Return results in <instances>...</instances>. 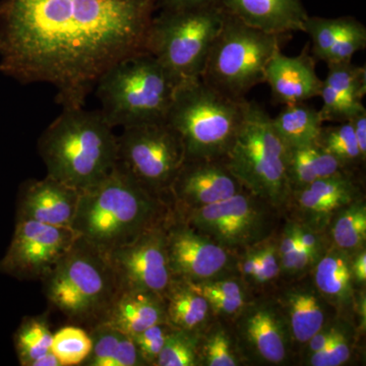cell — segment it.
Returning <instances> with one entry per match:
<instances>
[{
	"mask_svg": "<svg viewBox=\"0 0 366 366\" xmlns=\"http://www.w3.org/2000/svg\"><path fill=\"white\" fill-rule=\"evenodd\" d=\"M317 144L334 156L346 170L353 171L358 165L365 163L350 122H341L333 127L322 125Z\"/></svg>",
	"mask_w": 366,
	"mask_h": 366,
	"instance_id": "obj_30",
	"label": "cell"
},
{
	"mask_svg": "<svg viewBox=\"0 0 366 366\" xmlns=\"http://www.w3.org/2000/svg\"><path fill=\"white\" fill-rule=\"evenodd\" d=\"M315 60L310 43L296 56H287L281 50L274 53L264 71V83L276 104H296L319 97L322 81L315 71Z\"/></svg>",
	"mask_w": 366,
	"mask_h": 366,
	"instance_id": "obj_19",
	"label": "cell"
},
{
	"mask_svg": "<svg viewBox=\"0 0 366 366\" xmlns=\"http://www.w3.org/2000/svg\"><path fill=\"white\" fill-rule=\"evenodd\" d=\"M79 192L48 175L43 179L26 180L19 189L16 218L71 228Z\"/></svg>",
	"mask_w": 366,
	"mask_h": 366,
	"instance_id": "obj_18",
	"label": "cell"
},
{
	"mask_svg": "<svg viewBox=\"0 0 366 366\" xmlns=\"http://www.w3.org/2000/svg\"><path fill=\"white\" fill-rule=\"evenodd\" d=\"M351 357V342L345 330L339 327L338 333L329 345L319 353L310 356L308 365L312 366H340Z\"/></svg>",
	"mask_w": 366,
	"mask_h": 366,
	"instance_id": "obj_38",
	"label": "cell"
},
{
	"mask_svg": "<svg viewBox=\"0 0 366 366\" xmlns=\"http://www.w3.org/2000/svg\"><path fill=\"white\" fill-rule=\"evenodd\" d=\"M352 124L354 134H355L356 142H357L358 149H360L361 158L366 160V109L358 113L352 119L349 120Z\"/></svg>",
	"mask_w": 366,
	"mask_h": 366,
	"instance_id": "obj_45",
	"label": "cell"
},
{
	"mask_svg": "<svg viewBox=\"0 0 366 366\" xmlns=\"http://www.w3.org/2000/svg\"><path fill=\"white\" fill-rule=\"evenodd\" d=\"M274 209L243 189L219 203L180 212L183 222L234 252L261 244L273 232Z\"/></svg>",
	"mask_w": 366,
	"mask_h": 366,
	"instance_id": "obj_11",
	"label": "cell"
},
{
	"mask_svg": "<svg viewBox=\"0 0 366 366\" xmlns=\"http://www.w3.org/2000/svg\"><path fill=\"white\" fill-rule=\"evenodd\" d=\"M166 322L162 296L149 291L124 289L101 322L132 338L154 325Z\"/></svg>",
	"mask_w": 366,
	"mask_h": 366,
	"instance_id": "obj_22",
	"label": "cell"
},
{
	"mask_svg": "<svg viewBox=\"0 0 366 366\" xmlns=\"http://www.w3.org/2000/svg\"><path fill=\"white\" fill-rule=\"evenodd\" d=\"M163 4L165 9L177 11V9L209 6L213 4V0H163Z\"/></svg>",
	"mask_w": 366,
	"mask_h": 366,
	"instance_id": "obj_47",
	"label": "cell"
},
{
	"mask_svg": "<svg viewBox=\"0 0 366 366\" xmlns=\"http://www.w3.org/2000/svg\"><path fill=\"white\" fill-rule=\"evenodd\" d=\"M345 18L326 19L308 16L305 23L303 32L310 36L312 41V56L315 59L326 61L330 49L340 33Z\"/></svg>",
	"mask_w": 366,
	"mask_h": 366,
	"instance_id": "obj_36",
	"label": "cell"
},
{
	"mask_svg": "<svg viewBox=\"0 0 366 366\" xmlns=\"http://www.w3.org/2000/svg\"><path fill=\"white\" fill-rule=\"evenodd\" d=\"M279 259H280L281 274H285L289 278H298L312 269L320 257L298 247L287 254L279 257Z\"/></svg>",
	"mask_w": 366,
	"mask_h": 366,
	"instance_id": "obj_40",
	"label": "cell"
},
{
	"mask_svg": "<svg viewBox=\"0 0 366 366\" xmlns=\"http://www.w3.org/2000/svg\"><path fill=\"white\" fill-rule=\"evenodd\" d=\"M339 327H340L327 324L326 326L322 327L320 331H317V333L305 344V345L307 346L308 355L310 356L312 355V354L319 353L320 351L324 350V349L329 345L330 342L333 340L336 334L338 333Z\"/></svg>",
	"mask_w": 366,
	"mask_h": 366,
	"instance_id": "obj_42",
	"label": "cell"
},
{
	"mask_svg": "<svg viewBox=\"0 0 366 366\" xmlns=\"http://www.w3.org/2000/svg\"><path fill=\"white\" fill-rule=\"evenodd\" d=\"M225 16L222 7L214 4L164 9L151 21L147 51L160 62L177 86L197 81L201 79Z\"/></svg>",
	"mask_w": 366,
	"mask_h": 366,
	"instance_id": "obj_8",
	"label": "cell"
},
{
	"mask_svg": "<svg viewBox=\"0 0 366 366\" xmlns=\"http://www.w3.org/2000/svg\"><path fill=\"white\" fill-rule=\"evenodd\" d=\"M225 157L185 160L171 185L170 194L180 212L224 201L243 190Z\"/></svg>",
	"mask_w": 366,
	"mask_h": 366,
	"instance_id": "obj_16",
	"label": "cell"
},
{
	"mask_svg": "<svg viewBox=\"0 0 366 366\" xmlns=\"http://www.w3.org/2000/svg\"><path fill=\"white\" fill-rule=\"evenodd\" d=\"M272 124L290 149L317 143L325 122L319 110L302 102L285 105L276 117H272Z\"/></svg>",
	"mask_w": 366,
	"mask_h": 366,
	"instance_id": "obj_27",
	"label": "cell"
},
{
	"mask_svg": "<svg viewBox=\"0 0 366 366\" xmlns=\"http://www.w3.org/2000/svg\"><path fill=\"white\" fill-rule=\"evenodd\" d=\"M201 336V335H199ZM199 341V365L236 366L242 365L232 337L222 327H213Z\"/></svg>",
	"mask_w": 366,
	"mask_h": 366,
	"instance_id": "obj_33",
	"label": "cell"
},
{
	"mask_svg": "<svg viewBox=\"0 0 366 366\" xmlns=\"http://www.w3.org/2000/svg\"><path fill=\"white\" fill-rule=\"evenodd\" d=\"M327 228L336 249L351 255L365 249L366 206L362 197L339 209Z\"/></svg>",
	"mask_w": 366,
	"mask_h": 366,
	"instance_id": "obj_28",
	"label": "cell"
},
{
	"mask_svg": "<svg viewBox=\"0 0 366 366\" xmlns=\"http://www.w3.org/2000/svg\"><path fill=\"white\" fill-rule=\"evenodd\" d=\"M92 351L84 365L89 366L144 365L132 337L99 322L92 327Z\"/></svg>",
	"mask_w": 366,
	"mask_h": 366,
	"instance_id": "obj_25",
	"label": "cell"
},
{
	"mask_svg": "<svg viewBox=\"0 0 366 366\" xmlns=\"http://www.w3.org/2000/svg\"><path fill=\"white\" fill-rule=\"evenodd\" d=\"M53 334L43 317H26L14 335V346L20 365L34 362L51 351Z\"/></svg>",
	"mask_w": 366,
	"mask_h": 366,
	"instance_id": "obj_29",
	"label": "cell"
},
{
	"mask_svg": "<svg viewBox=\"0 0 366 366\" xmlns=\"http://www.w3.org/2000/svg\"><path fill=\"white\" fill-rule=\"evenodd\" d=\"M300 247L298 243L297 228L295 221H289L282 230L281 237L277 242L279 257L289 254Z\"/></svg>",
	"mask_w": 366,
	"mask_h": 366,
	"instance_id": "obj_44",
	"label": "cell"
},
{
	"mask_svg": "<svg viewBox=\"0 0 366 366\" xmlns=\"http://www.w3.org/2000/svg\"><path fill=\"white\" fill-rule=\"evenodd\" d=\"M33 366H61L60 365L59 361L55 357L54 354L50 351L49 353L42 356L37 361L34 362Z\"/></svg>",
	"mask_w": 366,
	"mask_h": 366,
	"instance_id": "obj_48",
	"label": "cell"
},
{
	"mask_svg": "<svg viewBox=\"0 0 366 366\" xmlns=\"http://www.w3.org/2000/svg\"><path fill=\"white\" fill-rule=\"evenodd\" d=\"M358 199H361L360 183L353 171H344L292 190L287 206L295 207L300 215L296 222L322 233L339 209Z\"/></svg>",
	"mask_w": 366,
	"mask_h": 366,
	"instance_id": "obj_17",
	"label": "cell"
},
{
	"mask_svg": "<svg viewBox=\"0 0 366 366\" xmlns=\"http://www.w3.org/2000/svg\"><path fill=\"white\" fill-rule=\"evenodd\" d=\"M152 11L153 0H0V72L84 107L110 67L147 51Z\"/></svg>",
	"mask_w": 366,
	"mask_h": 366,
	"instance_id": "obj_1",
	"label": "cell"
},
{
	"mask_svg": "<svg viewBox=\"0 0 366 366\" xmlns=\"http://www.w3.org/2000/svg\"><path fill=\"white\" fill-rule=\"evenodd\" d=\"M226 164L243 189L280 211L287 207L291 190L288 148L274 131L272 117L254 101L247 100Z\"/></svg>",
	"mask_w": 366,
	"mask_h": 366,
	"instance_id": "obj_6",
	"label": "cell"
},
{
	"mask_svg": "<svg viewBox=\"0 0 366 366\" xmlns=\"http://www.w3.org/2000/svg\"><path fill=\"white\" fill-rule=\"evenodd\" d=\"M224 13L274 35L303 32L308 18L300 0H222Z\"/></svg>",
	"mask_w": 366,
	"mask_h": 366,
	"instance_id": "obj_20",
	"label": "cell"
},
{
	"mask_svg": "<svg viewBox=\"0 0 366 366\" xmlns=\"http://www.w3.org/2000/svg\"><path fill=\"white\" fill-rule=\"evenodd\" d=\"M167 222L108 252L122 290L149 291L164 297L174 279L166 247Z\"/></svg>",
	"mask_w": 366,
	"mask_h": 366,
	"instance_id": "obj_13",
	"label": "cell"
},
{
	"mask_svg": "<svg viewBox=\"0 0 366 366\" xmlns=\"http://www.w3.org/2000/svg\"><path fill=\"white\" fill-rule=\"evenodd\" d=\"M42 281L53 307L92 327L102 322L122 290L107 254L81 237Z\"/></svg>",
	"mask_w": 366,
	"mask_h": 366,
	"instance_id": "obj_5",
	"label": "cell"
},
{
	"mask_svg": "<svg viewBox=\"0 0 366 366\" xmlns=\"http://www.w3.org/2000/svg\"><path fill=\"white\" fill-rule=\"evenodd\" d=\"M166 225V247L173 278L201 283L230 276L233 252L183 221Z\"/></svg>",
	"mask_w": 366,
	"mask_h": 366,
	"instance_id": "obj_14",
	"label": "cell"
},
{
	"mask_svg": "<svg viewBox=\"0 0 366 366\" xmlns=\"http://www.w3.org/2000/svg\"><path fill=\"white\" fill-rule=\"evenodd\" d=\"M352 255L332 247L312 267V283L330 305L346 307L353 301Z\"/></svg>",
	"mask_w": 366,
	"mask_h": 366,
	"instance_id": "obj_23",
	"label": "cell"
},
{
	"mask_svg": "<svg viewBox=\"0 0 366 366\" xmlns=\"http://www.w3.org/2000/svg\"><path fill=\"white\" fill-rule=\"evenodd\" d=\"M177 84L151 53L110 67L95 86L100 112L113 129L166 122Z\"/></svg>",
	"mask_w": 366,
	"mask_h": 366,
	"instance_id": "obj_4",
	"label": "cell"
},
{
	"mask_svg": "<svg viewBox=\"0 0 366 366\" xmlns=\"http://www.w3.org/2000/svg\"><path fill=\"white\" fill-rule=\"evenodd\" d=\"M163 298L166 319L173 329L199 334L213 314L206 297L182 279H173Z\"/></svg>",
	"mask_w": 366,
	"mask_h": 366,
	"instance_id": "obj_24",
	"label": "cell"
},
{
	"mask_svg": "<svg viewBox=\"0 0 366 366\" xmlns=\"http://www.w3.org/2000/svg\"><path fill=\"white\" fill-rule=\"evenodd\" d=\"M92 338L85 330L67 326L53 335L51 352L61 366L84 365L92 351Z\"/></svg>",
	"mask_w": 366,
	"mask_h": 366,
	"instance_id": "obj_32",
	"label": "cell"
},
{
	"mask_svg": "<svg viewBox=\"0 0 366 366\" xmlns=\"http://www.w3.org/2000/svg\"><path fill=\"white\" fill-rule=\"evenodd\" d=\"M287 166L291 190L348 171L317 143L288 149Z\"/></svg>",
	"mask_w": 366,
	"mask_h": 366,
	"instance_id": "obj_26",
	"label": "cell"
},
{
	"mask_svg": "<svg viewBox=\"0 0 366 366\" xmlns=\"http://www.w3.org/2000/svg\"><path fill=\"white\" fill-rule=\"evenodd\" d=\"M296 222V221H295ZM297 228L298 243L301 249L307 250L310 254L320 257L325 252L324 240L322 238V232H317L305 224L296 222Z\"/></svg>",
	"mask_w": 366,
	"mask_h": 366,
	"instance_id": "obj_41",
	"label": "cell"
},
{
	"mask_svg": "<svg viewBox=\"0 0 366 366\" xmlns=\"http://www.w3.org/2000/svg\"><path fill=\"white\" fill-rule=\"evenodd\" d=\"M259 257V272L255 283L266 285L276 280L281 274L280 259H279L277 242H262L257 247Z\"/></svg>",
	"mask_w": 366,
	"mask_h": 366,
	"instance_id": "obj_39",
	"label": "cell"
},
{
	"mask_svg": "<svg viewBox=\"0 0 366 366\" xmlns=\"http://www.w3.org/2000/svg\"><path fill=\"white\" fill-rule=\"evenodd\" d=\"M365 47V26L355 19L345 18L340 33L327 54V64L352 61L354 54Z\"/></svg>",
	"mask_w": 366,
	"mask_h": 366,
	"instance_id": "obj_35",
	"label": "cell"
},
{
	"mask_svg": "<svg viewBox=\"0 0 366 366\" xmlns=\"http://www.w3.org/2000/svg\"><path fill=\"white\" fill-rule=\"evenodd\" d=\"M117 164L142 187L164 197L185 161V151L177 132L167 122L122 129L117 136Z\"/></svg>",
	"mask_w": 366,
	"mask_h": 366,
	"instance_id": "obj_10",
	"label": "cell"
},
{
	"mask_svg": "<svg viewBox=\"0 0 366 366\" xmlns=\"http://www.w3.org/2000/svg\"><path fill=\"white\" fill-rule=\"evenodd\" d=\"M78 237L71 227L16 218L11 244L0 261V272L19 280H43Z\"/></svg>",
	"mask_w": 366,
	"mask_h": 366,
	"instance_id": "obj_12",
	"label": "cell"
},
{
	"mask_svg": "<svg viewBox=\"0 0 366 366\" xmlns=\"http://www.w3.org/2000/svg\"><path fill=\"white\" fill-rule=\"evenodd\" d=\"M172 329L167 322H161L132 337L144 365H155L168 334Z\"/></svg>",
	"mask_w": 366,
	"mask_h": 366,
	"instance_id": "obj_37",
	"label": "cell"
},
{
	"mask_svg": "<svg viewBox=\"0 0 366 366\" xmlns=\"http://www.w3.org/2000/svg\"><path fill=\"white\" fill-rule=\"evenodd\" d=\"M354 283L365 285L366 282V250H360L352 255L351 261Z\"/></svg>",
	"mask_w": 366,
	"mask_h": 366,
	"instance_id": "obj_46",
	"label": "cell"
},
{
	"mask_svg": "<svg viewBox=\"0 0 366 366\" xmlns=\"http://www.w3.org/2000/svg\"><path fill=\"white\" fill-rule=\"evenodd\" d=\"M48 177L84 190L107 177L117 164V136L100 110L66 108L38 141Z\"/></svg>",
	"mask_w": 366,
	"mask_h": 366,
	"instance_id": "obj_3",
	"label": "cell"
},
{
	"mask_svg": "<svg viewBox=\"0 0 366 366\" xmlns=\"http://www.w3.org/2000/svg\"><path fill=\"white\" fill-rule=\"evenodd\" d=\"M164 199L142 187L118 164L81 190L71 229L105 254L167 222Z\"/></svg>",
	"mask_w": 366,
	"mask_h": 366,
	"instance_id": "obj_2",
	"label": "cell"
},
{
	"mask_svg": "<svg viewBox=\"0 0 366 366\" xmlns=\"http://www.w3.org/2000/svg\"><path fill=\"white\" fill-rule=\"evenodd\" d=\"M285 36L257 30L226 14L202 72L207 86L233 100H247L252 89L264 83V71Z\"/></svg>",
	"mask_w": 366,
	"mask_h": 366,
	"instance_id": "obj_9",
	"label": "cell"
},
{
	"mask_svg": "<svg viewBox=\"0 0 366 366\" xmlns=\"http://www.w3.org/2000/svg\"><path fill=\"white\" fill-rule=\"evenodd\" d=\"M259 245L247 249L242 261L237 262L238 269L244 281L255 283L259 272Z\"/></svg>",
	"mask_w": 366,
	"mask_h": 366,
	"instance_id": "obj_43",
	"label": "cell"
},
{
	"mask_svg": "<svg viewBox=\"0 0 366 366\" xmlns=\"http://www.w3.org/2000/svg\"><path fill=\"white\" fill-rule=\"evenodd\" d=\"M287 320L293 342L305 344L327 322L329 302L312 282H300L283 291L277 298Z\"/></svg>",
	"mask_w": 366,
	"mask_h": 366,
	"instance_id": "obj_21",
	"label": "cell"
},
{
	"mask_svg": "<svg viewBox=\"0 0 366 366\" xmlns=\"http://www.w3.org/2000/svg\"><path fill=\"white\" fill-rule=\"evenodd\" d=\"M247 100H233L202 79L177 86L166 122L177 132L185 160L224 158L234 142Z\"/></svg>",
	"mask_w": 366,
	"mask_h": 366,
	"instance_id": "obj_7",
	"label": "cell"
},
{
	"mask_svg": "<svg viewBox=\"0 0 366 366\" xmlns=\"http://www.w3.org/2000/svg\"><path fill=\"white\" fill-rule=\"evenodd\" d=\"M325 83L346 99L355 107H362V99L366 93V69L352 61L327 64V74Z\"/></svg>",
	"mask_w": 366,
	"mask_h": 366,
	"instance_id": "obj_31",
	"label": "cell"
},
{
	"mask_svg": "<svg viewBox=\"0 0 366 366\" xmlns=\"http://www.w3.org/2000/svg\"><path fill=\"white\" fill-rule=\"evenodd\" d=\"M199 334L172 329L159 354L157 366L199 365Z\"/></svg>",
	"mask_w": 366,
	"mask_h": 366,
	"instance_id": "obj_34",
	"label": "cell"
},
{
	"mask_svg": "<svg viewBox=\"0 0 366 366\" xmlns=\"http://www.w3.org/2000/svg\"><path fill=\"white\" fill-rule=\"evenodd\" d=\"M238 348L254 362L281 365L289 360L290 330L276 300L247 303L235 317Z\"/></svg>",
	"mask_w": 366,
	"mask_h": 366,
	"instance_id": "obj_15",
	"label": "cell"
}]
</instances>
